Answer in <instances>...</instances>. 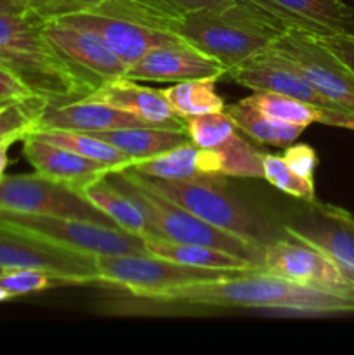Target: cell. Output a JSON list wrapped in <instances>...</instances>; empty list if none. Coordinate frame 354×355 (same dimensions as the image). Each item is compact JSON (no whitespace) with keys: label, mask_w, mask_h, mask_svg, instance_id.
I'll list each match as a JSON object with an SVG mask.
<instances>
[{"label":"cell","mask_w":354,"mask_h":355,"mask_svg":"<svg viewBox=\"0 0 354 355\" xmlns=\"http://www.w3.org/2000/svg\"><path fill=\"white\" fill-rule=\"evenodd\" d=\"M142 300L193 307L273 311L301 318L354 314V291L304 286L264 270H243L222 279L162 291Z\"/></svg>","instance_id":"cell-1"},{"label":"cell","mask_w":354,"mask_h":355,"mask_svg":"<svg viewBox=\"0 0 354 355\" xmlns=\"http://www.w3.org/2000/svg\"><path fill=\"white\" fill-rule=\"evenodd\" d=\"M158 28L177 35L187 45L215 59L226 73L266 51L287 31L269 14L242 0L194 10L177 19L163 21Z\"/></svg>","instance_id":"cell-2"},{"label":"cell","mask_w":354,"mask_h":355,"mask_svg":"<svg viewBox=\"0 0 354 355\" xmlns=\"http://www.w3.org/2000/svg\"><path fill=\"white\" fill-rule=\"evenodd\" d=\"M0 61L31 92L51 103H69L92 92V85L59 54L45 33V19L26 9L0 14Z\"/></svg>","instance_id":"cell-3"},{"label":"cell","mask_w":354,"mask_h":355,"mask_svg":"<svg viewBox=\"0 0 354 355\" xmlns=\"http://www.w3.org/2000/svg\"><path fill=\"white\" fill-rule=\"evenodd\" d=\"M106 179L117 187H120L124 193H127L137 203V207L141 208L142 214L151 224L156 238L176 243L212 246V248L222 250V252L250 260L260 269L264 253L262 245H257V243L207 224L200 217L191 214L189 210L146 186L134 170L125 168L120 172H113Z\"/></svg>","instance_id":"cell-4"},{"label":"cell","mask_w":354,"mask_h":355,"mask_svg":"<svg viewBox=\"0 0 354 355\" xmlns=\"http://www.w3.org/2000/svg\"><path fill=\"white\" fill-rule=\"evenodd\" d=\"M137 175L153 191L184 207L214 227L262 246L273 241L269 239L266 222L226 189L222 175L196 180H162L149 179L141 173Z\"/></svg>","instance_id":"cell-5"},{"label":"cell","mask_w":354,"mask_h":355,"mask_svg":"<svg viewBox=\"0 0 354 355\" xmlns=\"http://www.w3.org/2000/svg\"><path fill=\"white\" fill-rule=\"evenodd\" d=\"M259 54L301 75L337 107L354 113V71L318 38L287 30Z\"/></svg>","instance_id":"cell-6"},{"label":"cell","mask_w":354,"mask_h":355,"mask_svg":"<svg viewBox=\"0 0 354 355\" xmlns=\"http://www.w3.org/2000/svg\"><path fill=\"white\" fill-rule=\"evenodd\" d=\"M0 224L37 236L52 245L92 257L149 253L139 236L130 234L117 225H106L83 218L47 217L0 210Z\"/></svg>","instance_id":"cell-7"},{"label":"cell","mask_w":354,"mask_h":355,"mask_svg":"<svg viewBox=\"0 0 354 355\" xmlns=\"http://www.w3.org/2000/svg\"><path fill=\"white\" fill-rule=\"evenodd\" d=\"M96 266L99 284L118 286L137 298H148L167 290H176L203 281L222 279L243 272L184 266L151 253L96 257Z\"/></svg>","instance_id":"cell-8"},{"label":"cell","mask_w":354,"mask_h":355,"mask_svg":"<svg viewBox=\"0 0 354 355\" xmlns=\"http://www.w3.org/2000/svg\"><path fill=\"white\" fill-rule=\"evenodd\" d=\"M0 267L44 270L58 277L62 286L99 284L96 257L52 245L6 224H0Z\"/></svg>","instance_id":"cell-9"},{"label":"cell","mask_w":354,"mask_h":355,"mask_svg":"<svg viewBox=\"0 0 354 355\" xmlns=\"http://www.w3.org/2000/svg\"><path fill=\"white\" fill-rule=\"evenodd\" d=\"M0 210L47 217H69L117 225L78 189L40 173L6 175L0 180ZM118 227V225H117Z\"/></svg>","instance_id":"cell-10"},{"label":"cell","mask_w":354,"mask_h":355,"mask_svg":"<svg viewBox=\"0 0 354 355\" xmlns=\"http://www.w3.org/2000/svg\"><path fill=\"white\" fill-rule=\"evenodd\" d=\"M260 269L304 286L354 291V281H351L332 259L321 250L297 239H273L267 243L264 246Z\"/></svg>","instance_id":"cell-11"},{"label":"cell","mask_w":354,"mask_h":355,"mask_svg":"<svg viewBox=\"0 0 354 355\" xmlns=\"http://www.w3.org/2000/svg\"><path fill=\"white\" fill-rule=\"evenodd\" d=\"M56 21L85 28L96 33L127 66L142 58L151 49L162 47V45L186 44L183 38L170 31L149 26L135 17L121 12H111V10H87V12L59 17Z\"/></svg>","instance_id":"cell-12"},{"label":"cell","mask_w":354,"mask_h":355,"mask_svg":"<svg viewBox=\"0 0 354 355\" xmlns=\"http://www.w3.org/2000/svg\"><path fill=\"white\" fill-rule=\"evenodd\" d=\"M287 30L314 38L354 37V3L346 0H242Z\"/></svg>","instance_id":"cell-13"},{"label":"cell","mask_w":354,"mask_h":355,"mask_svg":"<svg viewBox=\"0 0 354 355\" xmlns=\"http://www.w3.org/2000/svg\"><path fill=\"white\" fill-rule=\"evenodd\" d=\"M45 33L59 54L92 85L94 90L108 80L125 76L128 66L92 31L52 19L45 21Z\"/></svg>","instance_id":"cell-14"},{"label":"cell","mask_w":354,"mask_h":355,"mask_svg":"<svg viewBox=\"0 0 354 355\" xmlns=\"http://www.w3.org/2000/svg\"><path fill=\"white\" fill-rule=\"evenodd\" d=\"M312 218L298 227L287 225L288 238L321 250L339 269L354 281V214L318 200L307 203Z\"/></svg>","instance_id":"cell-15"},{"label":"cell","mask_w":354,"mask_h":355,"mask_svg":"<svg viewBox=\"0 0 354 355\" xmlns=\"http://www.w3.org/2000/svg\"><path fill=\"white\" fill-rule=\"evenodd\" d=\"M226 69L215 59L196 51L187 44L162 45L151 49L142 58L132 62L125 76L144 82L179 83L189 80H219Z\"/></svg>","instance_id":"cell-16"},{"label":"cell","mask_w":354,"mask_h":355,"mask_svg":"<svg viewBox=\"0 0 354 355\" xmlns=\"http://www.w3.org/2000/svg\"><path fill=\"white\" fill-rule=\"evenodd\" d=\"M83 99L127 111L156 127L186 132V121L170 110L162 90L139 85L137 80L127 78V76L108 80Z\"/></svg>","instance_id":"cell-17"},{"label":"cell","mask_w":354,"mask_h":355,"mask_svg":"<svg viewBox=\"0 0 354 355\" xmlns=\"http://www.w3.org/2000/svg\"><path fill=\"white\" fill-rule=\"evenodd\" d=\"M23 155L37 173L78 191L110 173L118 172L115 166L83 158L69 149L49 144L33 135H26L23 139Z\"/></svg>","instance_id":"cell-18"},{"label":"cell","mask_w":354,"mask_h":355,"mask_svg":"<svg viewBox=\"0 0 354 355\" xmlns=\"http://www.w3.org/2000/svg\"><path fill=\"white\" fill-rule=\"evenodd\" d=\"M130 127H156L135 114L117 110L103 103L87 99L69 103H49L38 120L37 130H76V132H104Z\"/></svg>","instance_id":"cell-19"},{"label":"cell","mask_w":354,"mask_h":355,"mask_svg":"<svg viewBox=\"0 0 354 355\" xmlns=\"http://www.w3.org/2000/svg\"><path fill=\"white\" fill-rule=\"evenodd\" d=\"M92 134L117 148L120 153L127 155L132 159V163L139 162V159L153 158V156H158L162 153L191 142L187 132L163 127H130L92 132Z\"/></svg>","instance_id":"cell-20"},{"label":"cell","mask_w":354,"mask_h":355,"mask_svg":"<svg viewBox=\"0 0 354 355\" xmlns=\"http://www.w3.org/2000/svg\"><path fill=\"white\" fill-rule=\"evenodd\" d=\"M80 193L106 217H110L115 224L130 234L139 236V238H149L155 236L151 224L148 222L146 215L142 214L141 208L137 207L134 200L127 193L115 186L113 182L104 177L97 182L89 184Z\"/></svg>","instance_id":"cell-21"},{"label":"cell","mask_w":354,"mask_h":355,"mask_svg":"<svg viewBox=\"0 0 354 355\" xmlns=\"http://www.w3.org/2000/svg\"><path fill=\"white\" fill-rule=\"evenodd\" d=\"M146 250L151 255L172 260V262L184 263L191 267H203V269H221V270H260L250 260L242 259L233 253L212 248L205 245H191V243H176L169 239L149 238L142 239Z\"/></svg>","instance_id":"cell-22"},{"label":"cell","mask_w":354,"mask_h":355,"mask_svg":"<svg viewBox=\"0 0 354 355\" xmlns=\"http://www.w3.org/2000/svg\"><path fill=\"white\" fill-rule=\"evenodd\" d=\"M231 2L233 0H104L97 9L127 14L149 26L158 28L163 21L177 19L194 10L210 9Z\"/></svg>","instance_id":"cell-23"},{"label":"cell","mask_w":354,"mask_h":355,"mask_svg":"<svg viewBox=\"0 0 354 355\" xmlns=\"http://www.w3.org/2000/svg\"><path fill=\"white\" fill-rule=\"evenodd\" d=\"M226 111H228L238 130H242L243 134H246L250 139L260 142V144L288 146L297 141L298 135L305 130V127H301V125L273 120L262 111L253 107L246 99L229 104V106H226Z\"/></svg>","instance_id":"cell-24"},{"label":"cell","mask_w":354,"mask_h":355,"mask_svg":"<svg viewBox=\"0 0 354 355\" xmlns=\"http://www.w3.org/2000/svg\"><path fill=\"white\" fill-rule=\"evenodd\" d=\"M28 135L40 139V141L49 142V144L59 146V148L69 149L83 158L94 159V162L106 163V165L115 166L120 170L128 168L132 165V159L127 155L118 151L111 144H108L103 139L96 137L89 132H76V130H37Z\"/></svg>","instance_id":"cell-25"},{"label":"cell","mask_w":354,"mask_h":355,"mask_svg":"<svg viewBox=\"0 0 354 355\" xmlns=\"http://www.w3.org/2000/svg\"><path fill=\"white\" fill-rule=\"evenodd\" d=\"M217 80H189V82L174 83L162 90L170 110L183 120L198 114L217 113L226 110V103L215 92Z\"/></svg>","instance_id":"cell-26"},{"label":"cell","mask_w":354,"mask_h":355,"mask_svg":"<svg viewBox=\"0 0 354 355\" xmlns=\"http://www.w3.org/2000/svg\"><path fill=\"white\" fill-rule=\"evenodd\" d=\"M196 155L198 148L193 142L174 148L170 151L162 153L153 158L139 159L134 162L128 170L141 173V175L149 177V179H162V180H196L203 179L196 168ZM215 177V175H214Z\"/></svg>","instance_id":"cell-27"},{"label":"cell","mask_w":354,"mask_h":355,"mask_svg":"<svg viewBox=\"0 0 354 355\" xmlns=\"http://www.w3.org/2000/svg\"><path fill=\"white\" fill-rule=\"evenodd\" d=\"M51 101L44 96L0 101V146L23 141L37 128L38 120Z\"/></svg>","instance_id":"cell-28"},{"label":"cell","mask_w":354,"mask_h":355,"mask_svg":"<svg viewBox=\"0 0 354 355\" xmlns=\"http://www.w3.org/2000/svg\"><path fill=\"white\" fill-rule=\"evenodd\" d=\"M217 155V172L224 177L242 179H264L262 153L257 151L242 135L235 134L217 148H212Z\"/></svg>","instance_id":"cell-29"},{"label":"cell","mask_w":354,"mask_h":355,"mask_svg":"<svg viewBox=\"0 0 354 355\" xmlns=\"http://www.w3.org/2000/svg\"><path fill=\"white\" fill-rule=\"evenodd\" d=\"M262 168H264V179L280 189L281 193L290 194V196L297 198L302 201L316 200L314 194V179H305V177L297 175L281 155H269V153H262Z\"/></svg>","instance_id":"cell-30"},{"label":"cell","mask_w":354,"mask_h":355,"mask_svg":"<svg viewBox=\"0 0 354 355\" xmlns=\"http://www.w3.org/2000/svg\"><path fill=\"white\" fill-rule=\"evenodd\" d=\"M184 121H186L187 135L196 148H217L238 130L226 110L189 116Z\"/></svg>","instance_id":"cell-31"},{"label":"cell","mask_w":354,"mask_h":355,"mask_svg":"<svg viewBox=\"0 0 354 355\" xmlns=\"http://www.w3.org/2000/svg\"><path fill=\"white\" fill-rule=\"evenodd\" d=\"M0 286L9 293L10 298L24 297V295L38 293L62 286L61 281L52 274L38 269H9L0 274Z\"/></svg>","instance_id":"cell-32"},{"label":"cell","mask_w":354,"mask_h":355,"mask_svg":"<svg viewBox=\"0 0 354 355\" xmlns=\"http://www.w3.org/2000/svg\"><path fill=\"white\" fill-rule=\"evenodd\" d=\"M103 2L104 0H24L28 9L45 21L94 10Z\"/></svg>","instance_id":"cell-33"},{"label":"cell","mask_w":354,"mask_h":355,"mask_svg":"<svg viewBox=\"0 0 354 355\" xmlns=\"http://www.w3.org/2000/svg\"><path fill=\"white\" fill-rule=\"evenodd\" d=\"M283 159L297 175L305 179H314V170L318 166V155L309 144L288 146L283 151Z\"/></svg>","instance_id":"cell-34"},{"label":"cell","mask_w":354,"mask_h":355,"mask_svg":"<svg viewBox=\"0 0 354 355\" xmlns=\"http://www.w3.org/2000/svg\"><path fill=\"white\" fill-rule=\"evenodd\" d=\"M33 96L30 87L9 68L0 61V101L21 99V97ZM38 96V94H37Z\"/></svg>","instance_id":"cell-35"},{"label":"cell","mask_w":354,"mask_h":355,"mask_svg":"<svg viewBox=\"0 0 354 355\" xmlns=\"http://www.w3.org/2000/svg\"><path fill=\"white\" fill-rule=\"evenodd\" d=\"M318 40L326 45L351 71H354V37H326Z\"/></svg>","instance_id":"cell-36"},{"label":"cell","mask_w":354,"mask_h":355,"mask_svg":"<svg viewBox=\"0 0 354 355\" xmlns=\"http://www.w3.org/2000/svg\"><path fill=\"white\" fill-rule=\"evenodd\" d=\"M28 7L24 3V0H0V14L23 12Z\"/></svg>","instance_id":"cell-37"},{"label":"cell","mask_w":354,"mask_h":355,"mask_svg":"<svg viewBox=\"0 0 354 355\" xmlns=\"http://www.w3.org/2000/svg\"><path fill=\"white\" fill-rule=\"evenodd\" d=\"M9 148L10 144L0 146V180L6 177V168L9 165Z\"/></svg>","instance_id":"cell-38"},{"label":"cell","mask_w":354,"mask_h":355,"mask_svg":"<svg viewBox=\"0 0 354 355\" xmlns=\"http://www.w3.org/2000/svg\"><path fill=\"white\" fill-rule=\"evenodd\" d=\"M7 300H12V298H10L9 293H7V291L0 286V304H2V302H7Z\"/></svg>","instance_id":"cell-39"},{"label":"cell","mask_w":354,"mask_h":355,"mask_svg":"<svg viewBox=\"0 0 354 355\" xmlns=\"http://www.w3.org/2000/svg\"><path fill=\"white\" fill-rule=\"evenodd\" d=\"M6 272V269H2V267H0V274H3Z\"/></svg>","instance_id":"cell-40"},{"label":"cell","mask_w":354,"mask_h":355,"mask_svg":"<svg viewBox=\"0 0 354 355\" xmlns=\"http://www.w3.org/2000/svg\"><path fill=\"white\" fill-rule=\"evenodd\" d=\"M353 3H354V0H353Z\"/></svg>","instance_id":"cell-41"}]
</instances>
